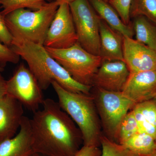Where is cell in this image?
Returning a JSON list of instances; mask_svg holds the SVG:
<instances>
[{
    "label": "cell",
    "instance_id": "9c48e42d",
    "mask_svg": "<svg viewBox=\"0 0 156 156\" xmlns=\"http://www.w3.org/2000/svg\"><path fill=\"white\" fill-rule=\"evenodd\" d=\"M78 40L69 4H61L48 29L44 46L55 49H66L75 44Z\"/></svg>",
    "mask_w": 156,
    "mask_h": 156
},
{
    "label": "cell",
    "instance_id": "2e32d148",
    "mask_svg": "<svg viewBox=\"0 0 156 156\" xmlns=\"http://www.w3.org/2000/svg\"><path fill=\"white\" fill-rule=\"evenodd\" d=\"M98 16L112 28L124 37L132 38L134 35L133 26L126 25L122 21L118 12L106 0H88Z\"/></svg>",
    "mask_w": 156,
    "mask_h": 156
},
{
    "label": "cell",
    "instance_id": "5bb4252c",
    "mask_svg": "<svg viewBox=\"0 0 156 156\" xmlns=\"http://www.w3.org/2000/svg\"><path fill=\"white\" fill-rule=\"evenodd\" d=\"M34 153L30 119L23 116L17 134L0 141V156H30Z\"/></svg>",
    "mask_w": 156,
    "mask_h": 156
},
{
    "label": "cell",
    "instance_id": "484cf974",
    "mask_svg": "<svg viewBox=\"0 0 156 156\" xmlns=\"http://www.w3.org/2000/svg\"><path fill=\"white\" fill-rule=\"evenodd\" d=\"M13 41V36L6 25L5 17L0 11V42L8 47H11Z\"/></svg>",
    "mask_w": 156,
    "mask_h": 156
},
{
    "label": "cell",
    "instance_id": "30bf717a",
    "mask_svg": "<svg viewBox=\"0 0 156 156\" xmlns=\"http://www.w3.org/2000/svg\"><path fill=\"white\" fill-rule=\"evenodd\" d=\"M130 74L124 61H102L93 78L92 86L108 92H122Z\"/></svg>",
    "mask_w": 156,
    "mask_h": 156
},
{
    "label": "cell",
    "instance_id": "836d02e7",
    "mask_svg": "<svg viewBox=\"0 0 156 156\" xmlns=\"http://www.w3.org/2000/svg\"><path fill=\"white\" fill-rule=\"evenodd\" d=\"M107 1H108V2L109 0H106Z\"/></svg>",
    "mask_w": 156,
    "mask_h": 156
},
{
    "label": "cell",
    "instance_id": "83f0119b",
    "mask_svg": "<svg viewBox=\"0 0 156 156\" xmlns=\"http://www.w3.org/2000/svg\"><path fill=\"white\" fill-rule=\"evenodd\" d=\"M0 73V99L7 95V80Z\"/></svg>",
    "mask_w": 156,
    "mask_h": 156
},
{
    "label": "cell",
    "instance_id": "8fae6325",
    "mask_svg": "<svg viewBox=\"0 0 156 156\" xmlns=\"http://www.w3.org/2000/svg\"><path fill=\"white\" fill-rule=\"evenodd\" d=\"M123 53L130 73L156 70V51L136 40L124 37Z\"/></svg>",
    "mask_w": 156,
    "mask_h": 156
},
{
    "label": "cell",
    "instance_id": "277c9868",
    "mask_svg": "<svg viewBox=\"0 0 156 156\" xmlns=\"http://www.w3.org/2000/svg\"><path fill=\"white\" fill-rule=\"evenodd\" d=\"M59 5L53 1L39 10L18 9L6 15L5 21L13 39H23L44 45L48 29Z\"/></svg>",
    "mask_w": 156,
    "mask_h": 156
},
{
    "label": "cell",
    "instance_id": "d4e9b609",
    "mask_svg": "<svg viewBox=\"0 0 156 156\" xmlns=\"http://www.w3.org/2000/svg\"><path fill=\"white\" fill-rule=\"evenodd\" d=\"M19 55L15 53L11 48L0 42V66L4 68L7 63L16 64L20 60Z\"/></svg>",
    "mask_w": 156,
    "mask_h": 156
},
{
    "label": "cell",
    "instance_id": "5b68a950",
    "mask_svg": "<svg viewBox=\"0 0 156 156\" xmlns=\"http://www.w3.org/2000/svg\"><path fill=\"white\" fill-rule=\"evenodd\" d=\"M45 48L74 80L92 87L93 78L102 63L100 56L89 53L78 42L66 49Z\"/></svg>",
    "mask_w": 156,
    "mask_h": 156
},
{
    "label": "cell",
    "instance_id": "1f68e13d",
    "mask_svg": "<svg viewBox=\"0 0 156 156\" xmlns=\"http://www.w3.org/2000/svg\"><path fill=\"white\" fill-rule=\"evenodd\" d=\"M4 68L2 67V66H0V73L2 72L3 71H4Z\"/></svg>",
    "mask_w": 156,
    "mask_h": 156
},
{
    "label": "cell",
    "instance_id": "6da1fadb",
    "mask_svg": "<svg viewBox=\"0 0 156 156\" xmlns=\"http://www.w3.org/2000/svg\"><path fill=\"white\" fill-rule=\"evenodd\" d=\"M30 119L34 152L46 156H74L83 144L80 129L51 98Z\"/></svg>",
    "mask_w": 156,
    "mask_h": 156
},
{
    "label": "cell",
    "instance_id": "7a4b0ae2",
    "mask_svg": "<svg viewBox=\"0 0 156 156\" xmlns=\"http://www.w3.org/2000/svg\"><path fill=\"white\" fill-rule=\"evenodd\" d=\"M11 49L26 62L43 90L53 81L69 92L90 94L91 86L78 83L49 54L44 45L23 39H13Z\"/></svg>",
    "mask_w": 156,
    "mask_h": 156
},
{
    "label": "cell",
    "instance_id": "4dcf8cb0",
    "mask_svg": "<svg viewBox=\"0 0 156 156\" xmlns=\"http://www.w3.org/2000/svg\"><path fill=\"white\" fill-rule=\"evenodd\" d=\"M146 156H156V150L154 151L152 153H151L150 154Z\"/></svg>",
    "mask_w": 156,
    "mask_h": 156
},
{
    "label": "cell",
    "instance_id": "4316f807",
    "mask_svg": "<svg viewBox=\"0 0 156 156\" xmlns=\"http://www.w3.org/2000/svg\"><path fill=\"white\" fill-rule=\"evenodd\" d=\"M102 152L98 147L83 145L74 156H101Z\"/></svg>",
    "mask_w": 156,
    "mask_h": 156
},
{
    "label": "cell",
    "instance_id": "f546056e",
    "mask_svg": "<svg viewBox=\"0 0 156 156\" xmlns=\"http://www.w3.org/2000/svg\"><path fill=\"white\" fill-rule=\"evenodd\" d=\"M30 156H46L44 155L41 154L37 153H34L33 154H32Z\"/></svg>",
    "mask_w": 156,
    "mask_h": 156
},
{
    "label": "cell",
    "instance_id": "4fadbf2b",
    "mask_svg": "<svg viewBox=\"0 0 156 156\" xmlns=\"http://www.w3.org/2000/svg\"><path fill=\"white\" fill-rule=\"evenodd\" d=\"M23 107L8 94L0 99V141L17 134L24 116Z\"/></svg>",
    "mask_w": 156,
    "mask_h": 156
},
{
    "label": "cell",
    "instance_id": "d6a6232c",
    "mask_svg": "<svg viewBox=\"0 0 156 156\" xmlns=\"http://www.w3.org/2000/svg\"><path fill=\"white\" fill-rule=\"evenodd\" d=\"M154 98V99H156V96H155V97Z\"/></svg>",
    "mask_w": 156,
    "mask_h": 156
},
{
    "label": "cell",
    "instance_id": "8992f818",
    "mask_svg": "<svg viewBox=\"0 0 156 156\" xmlns=\"http://www.w3.org/2000/svg\"><path fill=\"white\" fill-rule=\"evenodd\" d=\"M94 98L106 137L117 142L121 123L135 104L122 92L98 89Z\"/></svg>",
    "mask_w": 156,
    "mask_h": 156
},
{
    "label": "cell",
    "instance_id": "603a6c76",
    "mask_svg": "<svg viewBox=\"0 0 156 156\" xmlns=\"http://www.w3.org/2000/svg\"><path fill=\"white\" fill-rule=\"evenodd\" d=\"M100 142L102 147L101 156H139L105 136H101Z\"/></svg>",
    "mask_w": 156,
    "mask_h": 156
},
{
    "label": "cell",
    "instance_id": "3957f363",
    "mask_svg": "<svg viewBox=\"0 0 156 156\" xmlns=\"http://www.w3.org/2000/svg\"><path fill=\"white\" fill-rule=\"evenodd\" d=\"M58 103L80 129L83 145H101V126L94 97L90 94L66 90L56 81L51 84Z\"/></svg>",
    "mask_w": 156,
    "mask_h": 156
},
{
    "label": "cell",
    "instance_id": "9a60e30c",
    "mask_svg": "<svg viewBox=\"0 0 156 156\" xmlns=\"http://www.w3.org/2000/svg\"><path fill=\"white\" fill-rule=\"evenodd\" d=\"M100 54L102 61H124L123 53L124 36L112 28L101 19L99 22Z\"/></svg>",
    "mask_w": 156,
    "mask_h": 156
},
{
    "label": "cell",
    "instance_id": "52a82bcc",
    "mask_svg": "<svg viewBox=\"0 0 156 156\" xmlns=\"http://www.w3.org/2000/svg\"><path fill=\"white\" fill-rule=\"evenodd\" d=\"M69 5L78 43L89 53L99 56L100 17L88 0H76Z\"/></svg>",
    "mask_w": 156,
    "mask_h": 156
},
{
    "label": "cell",
    "instance_id": "f1b7e54d",
    "mask_svg": "<svg viewBox=\"0 0 156 156\" xmlns=\"http://www.w3.org/2000/svg\"><path fill=\"white\" fill-rule=\"evenodd\" d=\"M54 1H56L59 4V5H60L64 3L69 4L76 0H54Z\"/></svg>",
    "mask_w": 156,
    "mask_h": 156
},
{
    "label": "cell",
    "instance_id": "cb8c5ba5",
    "mask_svg": "<svg viewBox=\"0 0 156 156\" xmlns=\"http://www.w3.org/2000/svg\"><path fill=\"white\" fill-rule=\"evenodd\" d=\"M108 2L118 12L123 22L129 25L131 0H109Z\"/></svg>",
    "mask_w": 156,
    "mask_h": 156
},
{
    "label": "cell",
    "instance_id": "d6986e66",
    "mask_svg": "<svg viewBox=\"0 0 156 156\" xmlns=\"http://www.w3.org/2000/svg\"><path fill=\"white\" fill-rule=\"evenodd\" d=\"M122 145L139 156L150 154L156 150V140L146 133L139 132Z\"/></svg>",
    "mask_w": 156,
    "mask_h": 156
},
{
    "label": "cell",
    "instance_id": "ba28073f",
    "mask_svg": "<svg viewBox=\"0 0 156 156\" xmlns=\"http://www.w3.org/2000/svg\"><path fill=\"white\" fill-rule=\"evenodd\" d=\"M7 94L30 111L38 110L44 102L43 89L28 67L21 63L7 80Z\"/></svg>",
    "mask_w": 156,
    "mask_h": 156
},
{
    "label": "cell",
    "instance_id": "44dd1931",
    "mask_svg": "<svg viewBox=\"0 0 156 156\" xmlns=\"http://www.w3.org/2000/svg\"><path fill=\"white\" fill-rule=\"evenodd\" d=\"M130 17L142 15L156 23V0H131Z\"/></svg>",
    "mask_w": 156,
    "mask_h": 156
},
{
    "label": "cell",
    "instance_id": "e0dca14e",
    "mask_svg": "<svg viewBox=\"0 0 156 156\" xmlns=\"http://www.w3.org/2000/svg\"><path fill=\"white\" fill-rule=\"evenodd\" d=\"M131 110L137 122L139 132L146 133L156 140V99L136 104Z\"/></svg>",
    "mask_w": 156,
    "mask_h": 156
},
{
    "label": "cell",
    "instance_id": "7402d4cb",
    "mask_svg": "<svg viewBox=\"0 0 156 156\" xmlns=\"http://www.w3.org/2000/svg\"><path fill=\"white\" fill-rule=\"evenodd\" d=\"M139 132L138 124L132 111L126 115L120 125L117 142L122 144Z\"/></svg>",
    "mask_w": 156,
    "mask_h": 156
},
{
    "label": "cell",
    "instance_id": "ac0fdd59",
    "mask_svg": "<svg viewBox=\"0 0 156 156\" xmlns=\"http://www.w3.org/2000/svg\"><path fill=\"white\" fill-rule=\"evenodd\" d=\"M136 40L156 51V23L142 15L133 18Z\"/></svg>",
    "mask_w": 156,
    "mask_h": 156
},
{
    "label": "cell",
    "instance_id": "7c38bea8",
    "mask_svg": "<svg viewBox=\"0 0 156 156\" xmlns=\"http://www.w3.org/2000/svg\"><path fill=\"white\" fill-rule=\"evenodd\" d=\"M123 94L134 104L156 96V70L130 73Z\"/></svg>",
    "mask_w": 156,
    "mask_h": 156
},
{
    "label": "cell",
    "instance_id": "ffe728a7",
    "mask_svg": "<svg viewBox=\"0 0 156 156\" xmlns=\"http://www.w3.org/2000/svg\"><path fill=\"white\" fill-rule=\"evenodd\" d=\"M54 0H0L1 13L4 17L10 12L18 9L39 10L49 2Z\"/></svg>",
    "mask_w": 156,
    "mask_h": 156
}]
</instances>
